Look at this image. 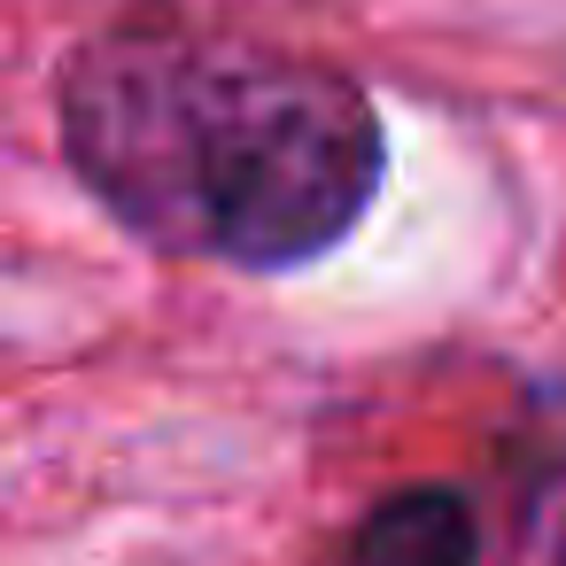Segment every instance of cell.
I'll return each mask as SVG.
<instances>
[{
	"label": "cell",
	"mask_w": 566,
	"mask_h": 566,
	"mask_svg": "<svg viewBox=\"0 0 566 566\" xmlns=\"http://www.w3.org/2000/svg\"><path fill=\"white\" fill-rule=\"evenodd\" d=\"M78 187L156 256L295 272L342 249L388 171L380 109L318 55L202 17H117L55 71Z\"/></svg>",
	"instance_id": "1"
},
{
	"label": "cell",
	"mask_w": 566,
	"mask_h": 566,
	"mask_svg": "<svg viewBox=\"0 0 566 566\" xmlns=\"http://www.w3.org/2000/svg\"><path fill=\"white\" fill-rule=\"evenodd\" d=\"M489 558H496V527L450 481H403L373 496L334 543V566H489Z\"/></svg>",
	"instance_id": "2"
},
{
	"label": "cell",
	"mask_w": 566,
	"mask_h": 566,
	"mask_svg": "<svg viewBox=\"0 0 566 566\" xmlns=\"http://www.w3.org/2000/svg\"><path fill=\"white\" fill-rule=\"evenodd\" d=\"M489 566H566V388H535L520 411Z\"/></svg>",
	"instance_id": "3"
}]
</instances>
